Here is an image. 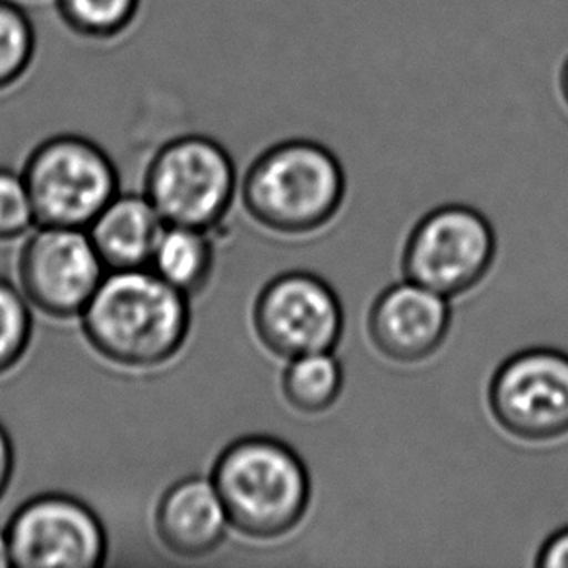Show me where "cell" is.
Returning <instances> with one entry per match:
<instances>
[{
	"instance_id": "6da1fadb",
	"label": "cell",
	"mask_w": 568,
	"mask_h": 568,
	"mask_svg": "<svg viewBox=\"0 0 568 568\" xmlns=\"http://www.w3.org/2000/svg\"><path fill=\"white\" fill-rule=\"evenodd\" d=\"M80 318L90 346L129 369L171 362L191 332L189 295L152 268L111 272Z\"/></svg>"
},
{
	"instance_id": "7a4b0ae2",
	"label": "cell",
	"mask_w": 568,
	"mask_h": 568,
	"mask_svg": "<svg viewBox=\"0 0 568 568\" xmlns=\"http://www.w3.org/2000/svg\"><path fill=\"white\" fill-rule=\"evenodd\" d=\"M212 481L231 526L251 539L284 538L295 530L313 493L300 454L268 435H248L225 446Z\"/></svg>"
},
{
	"instance_id": "3957f363",
	"label": "cell",
	"mask_w": 568,
	"mask_h": 568,
	"mask_svg": "<svg viewBox=\"0 0 568 568\" xmlns=\"http://www.w3.org/2000/svg\"><path fill=\"white\" fill-rule=\"evenodd\" d=\"M241 196L254 222L282 235H307L336 217L346 173L331 148L290 139L264 150L246 171Z\"/></svg>"
},
{
	"instance_id": "277c9868",
	"label": "cell",
	"mask_w": 568,
	"mask_h": 568,
	"mask_svg": "<svg viewBox=\"0 0 568 568\" xmlns=\"http://www.w3.org/2000/svg\"><path fill=\"white\" fill-rule=\"evenodd\" d=\"M23 181L38 225L88 230L119 194L108 152L80 134H57L31 152Z\"/></svg>"
},
{
	"instance_id": "5b68a950",
	"label": "cell",
	"mask_w": 568,
	"mask_h": 568,
	"mask_svg": "<svg viewBox=\"0 0 568 568\" xmlns=\"http://www.w3.org/2000/svg\"><path fill=\"white\" fill-rule=\"evenodd\" d=\"M237 170L223 144L206 134L165 142L148 163L144 194L168 225L210 231L230 212Z\"/></svg>"
},
{
	"instance_id": "8992f818",
	"label": "cell",
	"mask_w": 568,
	"mask_h": 568,
	"mask_svg": "<svg viewBox=\"0 0 568 568\" xmlns=\"http://www.w3.org/2000/svg\"><path fill=\"white\" fill-rule=\"evenodd\" d=\"M497 251L495 227L479 210L446 204L415 223L404 246L402 270L406 280L456 300L484 284Z\"/></svg>"
},
{
	"instance_id": "52a82bcc",
	"label": "cell",
	"mask_w": 568,
	"mask_h": 568,
	"mask_svg": "<svg viewBox=\"0 0 568 568\" xmlns=\"http://www.w3.org/2000/svg\"><path fill=\"white\" fill-rule=\"evenodd\" d=\"M493 422L520 445L568 438V354L528 347L500 363L487 386Z\"/></svg>"
},
{
	"instance_id": "ba28073f",
	"label": "cell",
	"mask_w": 568,
	"mask_h": 568,
	"mask_svg": "<svg viewBox=\"0 0 568 568\" xmlns=\"http://www.w3.org/2000/svg\"><path fill=\"white\" fill-rule=\"evenodd\" d=\"M253 324L262 346L295 359L338 347L344 334V307L332 285L311 272L272 277L254 301Z\"/></svg>"
},
{
	"instance_id": "9c48e42d",
	"label": "cell",
	"mask_w": 568,
	"mask_h": 568,
	"mask_svg": "<svg viewBox=\"0 0 568 568\" xmlns=\"http://www.w3.org/2000/svg\"><path fill=\"white\" fill-rule=\"evenodd\" d=\"M12 567L98 568L108 559V531L82 500L45 493L16 510L7 526Z\"/></svg>"
},
{
	"instance_id": "30bf717a",
	"label": "cell",
	"mask_w": 568,
	"mask_h": 568,
	"mask_svg": "<svg viewBox=\"0 0 568 568\" xmlns=\"http://www.w3.org/2000/svg\"><path fill=\"white\" fill-rule=\"evenodd\" d=\"M105 264L85 230L47 227L31 235L18 261L20 292L53 318L82 315L103 282Z\"/></svg>"
},
{
	"instance_id": "8fae6325",
	"label": "cell",
	"mask_w": 568,
	"mask_h": 568,
	"mask_svg": "<svg viewBox=\"0 0 568 568\" xmlns=\"http://www.w3.org/2000/svg\"><path fill=\"white\" fill-rule=\"evenodd\" d=\"M450 300L404 280L386 287L371 305L367 331L386 359L415 365L437 354L453 326Z\"/></svg>"
},
{
	"instance_id": "7c38bea8",
	"label": "cell",
	"mask_w": 568,
	"mask_h": 568,
	"mask_svg": "<svg viewBox=\"0 0 568 568\" xmlns=\"http://www.w3.org/2000/svg\"><path fill=\"white\" fill-rule=\"evenodd\" d=\"M231 526L212 477L189 476L163 493L155 530L163 546L183 559H200L222 546Z\"/></svg>"
},
{
	"instance_id": "4fadbf2b",
	"label": "cell",
	"mask_w": 568,
	"mask_h": 568,
	"mask_svg": "<svg viewBox=\"0 0 568 568\" xmlns=\"http://www.w3.org/2000/svg\"><path fill=\"white\" fill-rule=\"evenodd\" d=\"M168 223L146 194H116L103 207L88 235L111 272L150 268Z\"/></svg>"
},
{
	"instance_id": "5bb4252c",
	"label": "cell",
	"mask_w": 568,
	"mask_h": 568,
	"mask_svg": "<svg viewBox=\"0 0 568 568\" xmlns=\"http://www.w3.org/2000/svg\"><path fill=\"white\" fill-rule=\"evenodd\" d=\"M207 231L168 225L155 246L150 268L185 295L206 287L214 272V245Z\"/></svg>"
},
{
	"instance_id": "9a60e30c",
	"label": "cell",
	"mask_w": 568,
	"mask_h": 568,
	"mask_svg": "<svg viewBox=\"0 0 568 568\" xmlns=\"http://www.w3.org/2000/svg\"><path fill=\"white\" fill-rule=\"evenodd\" d=\"M344 369L332 352L290 359L282 375V390L290 406L301 414H324L338 402Z\"/></svg>"
},
{
	"instance_id": "2e32d148",
	"label": "cell",
	"mask_w": 568,
	"mask_h": 568,
	"mask_svg": "<svg viewBox=\"0 0 568 568\" xmlns=\"http://www.w3.org/2000/svg\"><path fill=\"white\" fill-rule=\"evenodd\" d=\"M54 10L77 38L109 43L136 26L142 0H54Z\"/></svg>"
},
{
	"instance_id": "e0dca14e",
	"label": "cell",
	"mask_w": 568,
	"mask_h": 568,
	"mask_svg": "<svg viewBox=\"0 0 568 568\" xmlns=\"http://www.w3.org/2000/svg\"><path fill=\"white\" fill-rule=\"evenodd\" d=\"M36 49L38 36L30 14L14 0H0V93L28 74Z\"/></svg>"
},
{
	"instance_id": "ac0fdd59",
	"label": "cell",
	"mask_w": 568,
	"mask_h": 568,
	"mask_svg": "<svg viewBox=\"0 0 568 568\" xmlns=\"http://www.w3.org/2000/svg\"><path fill=\"white\" fill-rule=\"evenodd\" d=\"M30 303L14 285L0 280V377L22 362L31 342Z\"/></svg>"
},
{
	"instance_id": "d6986e66",
	"label": "cell",
	"mask_w": 568,
	"mask_h": 568,
	"mask_svg": "<svg viewBox=\"0 0 568 568\" xmlns=\"http://www.w3.org/2000/svg\"><path fill=\"white\" fill-rule=\"evenodd\" d=\"M36 223L23 175L0 168V241L22 237Z\"/></svg>"
},
{
	"instance_id": "ffe728a7",
	"label": "cell",
	"mask_w": 568,
	"mask_h": 568,
	"mask_svg": "<svg viewBox=\"0 0 568 568\" xmlns=\"http://www.w3.org/2000/svg\"><path fill=\"white\" fill-rule=\"evenodd\" d=\"M534 565L539 568H568V526L555 531L541 544Z\"/></svg>"
},
{
	"instance_id": "44dd1931",
	"label": "cell",
	"mask_w": 568,
	"mask_h": 568,
	"mask_svg": "<svg viewBox=\"0 0 568 568\" xmlns=\"http://www.w3.org/2000/svg\"><path fill=\"white\" fill-rule=\"evenodd\" d=\"M14 474V448L7 429L0 425V499L4 497Z\"/></svg>"
},
{
	"instance_id": "7402d4cb",
	"label": "cell",
	"mask_w": 568,
	"mask_h": 568,
	"mask_svg": "<svg viewBox=\"0 0 568 568\" xmlns=\"http://www.w3.org/2000/svg\"><path fill=\"white\" fill-rule=\"evenodd\" d=\"M12 567L10 557V544H8L7 530H0V568Z\"/></svg>"
},
{
	"instance_id": "603a6c76",
	"label": "cell",
	"mask_w": 568,
	"mask_h": 568,
	"mask_svg": "<svg viewBox=\"0 0 568 568\" xmlns=\"http://www.w3.org/2000/svg\"><path fill=\"white\" fill-rule=\"evenodd\" d=\"M561 93L562 100H565V103H567L568 108V59L561 70Z\"/></svg>"
}]
</instances>
